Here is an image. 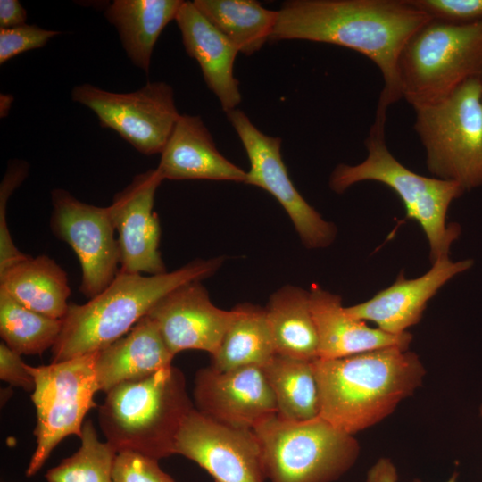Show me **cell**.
<instances>
[{
  "label": "cell",
  "instance_id": "obj_1",
  "mask_svg": "<svg viewBox=\"0 0 482 482\" xmlns=\"http://www.w3.org/2000/svg\"><path fill=\"white\" fill-rule=\"evenodd\" d=\"M270 41L308 40L350 48L372 61L384 81L376 112L402 98L399 54L431 19L408 0H288L282 3Z\"/></svg>",
  "mask_w": 482,
  "mask_h": 482
},
{
  "label": "cell",
  "instance_id": "obj_2",
  "mask_svg": "<svg viewBox=\"0 0 482 482\" xmlns=\"http://www.w3.org/2000/svg\"><path fill=\"white\" fill-rule=\"evenodd\" d=\"M312 364L320 417L353 436L391 415L426 376L415 353L394 346Z\"/></svg>",
  "mask_w": 482,
  "mask_h": 482
},
{
  "label": "cell",
  "instance_id": "obj_3",
  "mask_svg": "<svg viewBox=\"0 0 482 482\" xmlns=\"http://www.w3.org/2000/svg\"><path fill=\"white\" fill-rule=\"evenodd\" d=\"M223 257L196 259L162 274L119 271L113 281L84 304L70 303L51 348L52 362L99 352L125 336L163 296L192 281L212 276Z\"/></svg>",
  "mask_w": 482,
  "mask_h": 482
},
{
  "label": "cell",
  "instance_id": "obj_4",
  "mask_svg": "<svg viewBox=\"0 0 482 482\" xmlns=\"http://www.w3.org/2000/svg\"><path fill=\"white\" fill-rule=\"evenodd\" d=\"M194 408L184 373L170 365L107 392L98 423L118 453L131 451L160 461L174 454L177 435Z\"/></svg>",
  "mask_w": 482,
  "mask_h": 482
},
{
  "label": "cell",
  "instance_id": "obj_5",
  "mask_svg": "<svg viewBox=\"0 0 482 482\" xmlns=\"http://www.w3.org/2000/svg\"><path fill=\"white\" fill-rule=\"evenodd\" d=\"M386 115L377 114L365 139L366 159L356 165H337L329 179L331 189L345 192L352 185L373 180L394 190L402 200L408 219L416 220L426 234L432 263L448 256L460 228L449 227L445 218L451 203L464 190L454 181L417 174L397 161L389 152L385 139Z\"/></svg>",
  "mask_w": 482,
  "mask_h": 482
},
{
  "label": "cell",
  "instance_id": "obj_6",
  "mask_svg": "<svg viewBox=\"0 0 482 482\" xmlns=\"http://www.w3.org/2000/svg\"><path fill=\"white\" fill-rule=\"evenodd\" d=\"M402 98L413 109L434 104L467 81H482V20L453 25L430 20L397 61Z\"/></svg>",
  "mask_w": 482,
  "mask_h": 482
},
{
  "label": "cell",
  "instance_id": "obj_7",
  "mask_svg": "<svg viewBox=\"0 0 482 482\" xmlns=\"http://www.w3.org/2000/svg\"><path fill=\"white\" fill-rule=\"evenodd\" d=\"M270 482H333L356 462L360 445L321 417L291 421L274 414L253 429Z\"/></svg>",
  "mask_w": 482,
  "mask_h": 482
},
{
  "label": "cell",
  "instance_id": "obj_8",
  "mask_svg": "<svg viewBox=\"0 0 482 482\" xmlns=\"http://www.w3.org/2000/svg\"><path fill=\"white\" fill-rule=\"evenodd\" d=\"M413 129L437 179L470 190L482 184V81H467L434 104L414 109Z\"/></svg>",
  "mask_w": 482,
  "mask_h": 482
},
{
  "label": "cell",
  "instance_id": "obj_9",
  "mask_svg": "<svg viewBox=\"0 0 482 482\" xmlns=\"http://www.w3.org/2000/svg\"><path fill=\"white\" fill-rule=\"evenodd\" d=\"M96 354L97 352L37 367L25 363L35 381L31 400L37 411V447L26 470L28 478L41 470L65 437L74 435L80 438L85 416L97 406L94 402V395L99 391Z\"/></svg>",
  "mask_w": 482,
  "mask_h": 482
},
{
  "label": "cell",
  "instance_id": "obj_10",
  "mask_svg": "<svg viewBox=\"0 0 482 482\" xmlns=\"http://www.w3.org/2000/svg\"><path fill=\"white\" fill-rule=\"evenodd\" d=\"M74 102L90 109L102 127L118 133L145 155L161 154L180 115L166 82H148L129 93L84 83L73 87Z\"/></svg>",
  "mask_w": 482,
  "mask_h": 482
},
{
  "label": "cell",
  "instance_id": "obj_11",
  "mask_svg": "<svg viewBox=\"0 0 482 482\" xmlns=\"http://www.w3.org/2000/svg\"><path fill=\"white\" fill-rule=\"evenodd\" d=\"M250 161L245 184L269 192L281 204L307 248H323L335 239V226L326 221L300 195L282 160L281 138L262 132L241 110L226 112Z\"/></svg>",
  "mask_w": 482,
  "mask_h": 482
},
{
  "label": "cell",
  "instance_id": "obj_12",
  "mask_svg": "<svg viewBox=\"0 0 482 482\" xmlns=\"http://www.w3.org/2000/svg\"><path fill=\"white\" fill-rule=\"evenodd\" d=\"M51 229L77 254L81 266L79 291L92 299L120 270V250L109 207L80 202L67 190L52 191Z\"/></svg>",
  "mask_w": 482,
  "mask_h": 482
},
{
  "label": "cell",
  "instance_id": "obj_13",
  "mask_svg": "<svg viewBox=\"0 0 482 482\" xmlns=\"http://www.w3.org/2000/svg\"><path fill=\"white\" fill-rule=\"evenodd\" d=\"M174 454L209 473L214 482H265L262 453L253 429L220 423L194 408L177 435Z\"/></svg>",
  "mask_w": 482,
  "mask_h": 482
},
{
  "label": "cell",
  "instance_id": "obj_14",
  "mask_svg": "<svg viewBox=\"0 0 482 482\" xmlns=\"http://www.w3.org/2000/svg\"><path fill=\"white\" fill-rule=\"evenodd\" d=\"M162 181L157 169L137 174L108 206L119 235L120 272H167L159 251L160 220L154 212L155 192Z\"/></svg>",
  "mask_w": 482,
  "mask_h": 482
},
{
  "label": "cell",
  "instance_id": "obj_15",
  "mask_svg": "<svg viewBox=\"0 0 482 482\" xmlns=\"http://www.w3.org/2000/svg\"><path fill=\"white\" fill-rule=\"evenodd\" d=\"M193 396L197 411L234 428L253 429L278 413L274 395L260 366L225 371L211 366L200 369L195 374Z\"/></svg>",
  "mask_w": 482,
  "mask_h": 482
},
{
  "label": "cell",
  "instance_id": "obj_16",
  "mask_svg": "<svg viewBox=\"0 0 482 482\" xmlns=\"http://www.w3.org/2000/svg\"><path fill=\"white\" fill-rule=\"evenodd\" d=\"M236 314L235 309L226 311L215 306L201 281H192L163 296L146 316L156 323L174 355L194 349L212 356Z\"/></svg>",
  "mask_w": 482,
  "mask_h": 482
},
{
  "label": "cell",
  "instance_id": "obj_17",
  "mask_svg": "<svg viewBox=\"0 0 482 482\" xmlns=\"http://www.w3.org/2000/svg\"><path fill=\"white\" fill-rule=\"evenodd\" d=\"M472 264L471 260L454 262L448 256L440 257L420 278L406 279L401 274L389 287L366 302L345 307V310L351 316L371 321L386 332H407V328L420 320L428 302L438 289Z\"/></svg>",
  "mask_w": 482,
  "mask_h": 482
},
{
  "label": "cell",
  "instance_id": "obj_18",
  "mask_svg": "<svg viewBox=\"0 0 482 482\" xmlns=\"http://www.w3.org/2000/svg\"><path fill=\"white\" fill-rule=\"evenodd\" d=\"M310 306L318 334V358L337 359L385 347L408 349L409 332L391 334L351 316L342 298L317 284L310 288Z\"/></svg>",
  "mask_w": 482,
  "mask_h": 482
},
{
  "label": "cell",
  "instance_id": "obj_19",
  "mask_svg": "<svg viewBox=\"0 0 482 482\" xmlns=\"http://www.w3.org/2000/svg\"><path fill=\"white\" fill-rule=\"evenodd\" d=\"M187 54L199 64L209 89L223 111L237 109L242 96L234 75L237 48L195 6L184 1L175 19Z\"/></svg>",
  "mask_w": 482,
  "mask_h": 482
},
{
  "label": "cell",
  "instance_id": "obj_20",
  "mask_svg": "<svg viewBox=\"0 0 482 482\" xmlns=\"http://www.w3.org/2000/svg\"><path fill=\"white\" fill-rule=\"evenodd\" d=\"M164 179H209L245 183L246 172L217 149L199 116L181 114L157 166Z\"/></svg>",
  "mask_w": 482,
  "mask_h": 482
},
{
  "label": "cell",
  "instance_id": "obj_21",
  "mask_svg": "<svg viewBox=\"0 0 482 482\" xmlns=\"http://www.w3.org/2000/svg\"><path fill=\"white\" fill-rule=\"evenodd\" d=\"M175 355L156 323L142 318L125 336L97 352L96 371L99 391L145 379L171 365Z\"/></svg>",
  "mask_w": 482,
  "mask_h": 482
},
{
  "label": "cell",
  "instance_id": "obj_22",
  "mask_svg": "<svg viewBox=\"0 0 482 482\" xmlns=\"http://www.w3.org/2000/svg\"><path fill=\"white\" fill-rule=\"evenodd\" d=\"M182 0H114L104 16L114 26L130 62L148 73L154 46Z\"/></svg>",
  "mask_w": 482,
  "mask_h": 482
},
{
  "label": "cell",
  "instance_id": "obj_23",
  "mask_svg": "<svg viewBox=\"0 0 482 482\" xmlns=\"http://www.w3.org/2000/svg\"><path fill=\"white\" fill-rule=\"evenodd\" d=\"M0 288L23 306L50 318L62 320L69 308L67 274L46 255H29L0 273Z\"/></svg>",
  "mask_w": 482,
  "mask_h": 482
},
{
  "label": "cell",
  "instance_id": "obj_24",
  "mask_svg": "<svg viewBox=\"0 0 482 482\" xmlns=\"http://www.w3.org/2000/svg\"><path fill=\"white\" fill-rule=\"evenodd\" d=\"M264 309L276 354L305 361L318 358V334L309 291L284 286L270 295Z\"/></svg>",
  "mask_w": 482,
  "mask_h": 482
},
{
  "label": "cell",
  "instance_id": "obj_25",
  "mask_svg": "<svg viewBox=\"0 0 482 482\" xmlns=\"http://www.w3.org/2000/svg\"><path fill=\"white\" fill-rule=\"evenodd\" d=\"M234 309L236 317L211 356L209 366L219 371L263 367L276 355L265 309L252 303L238 304Z\"/></svg>",
  "mask_w": 482,
  "mask_h": 482
},
{
  "label": "cell",
  "instance_id": "obj_26",
  "mask_svg": "<svg viewBox=\"0 0 482 482\" xmlns=\"http://www.w3.org/2000/svg\"><path fill=\"white\" fill-rule=\"evenodd\" d=\"M199 12L245 55L259 51L270 39L278 11L254 0H194Z\"/></svg>",
  "mask_w": 482,
  "mask_h": 482
},
{
  "label": "cell",
  "instance_id": "obj_27",
  "mask_svg": "<svg viewBox=\"0 0 482 482\" xmlns=\"http://www.w3.org/2000/svg\"><path fill=\"white\" fill-rule=\"evenodd\" d=\"M312 362L276 354L262 367L280 418L305 421L320 417L319 387Z\"/></svg>",
  "mask_w": 482,
  "mask_h": 482
},
{
  "label": "cell",
  "instance_id": "obj_28",
  "mask_svg": "<svg viewBox=\"0 0 482 482\" xmlns=\"http://www.w3.org/2000/svg\"><path fill=\"white\" fill-rule=\"evenodd\" d=\"M62 320L36 312L0 288V335L3 342L22 355H40L52 348Z\"/></svg>",
  "mask_w": 482,
  "mask_h": 482
},
{
  "label": "cell",
  "instance_id": "obj_29",
  "mask_svg": "<svg viewBox=\"0 0 482 482\" xmlns=\"http://www.w3.org/2000/svg\"><path fill=\"white\" fill-rule=\"evenodd\" d=\"M80 440L75 453L47 470V482H112L118 452L110 443L99 439L91 420L84 422Z\"/></svg>",
  "mask_w": 482,
  "mask_h": 482
},
{
  "label": "cell",
  "instance_id": "obj_30",
  "mask_svg": "<svg viewBox=\"0 0 482 482\" xmlns=\"http://www.w3.org/2000/svg\"><path fill=\"white\" fill-rule=\"evenodd\" d=\"M28 170L26 162L12 161L0 184V273L29 256L21 253L13 244L6 221L7 201L25 179Z\"/></svg>",
  "mask_w": 482,
  "mask_h": 482
},
{
  "label": "cell",
  "instance_id": "obj_31",
  "mask_svg": "<svg viewBox=\"0 0 482 482\" xmlns=\"http://www.w3.org/2000/svg\"><path fill=\"white\" fill-rule=\"evenodd\" d=\"M431 20L466 25L482 20V0H408Z\"/></svg>",
  "mask_w": 482,
  "mask_h": 482
},
{
  "label": "cell",
  "instance_id": "obj_32",
  "mask_svg": "<svg viewBox=\"0 0 482 482\" xmlns=\"http://www.w3.org/2000/svg\"><path fill=\"white\" fill-rule=\"evenodd\" d=\"M158 462L138 453L120 452L114 460L112 482H176Z\"/></svg>",
  "mask_w": 482,
  "mask_h": 482
},
{
  "label": "cell",
  "instance_id": "obj_33",
  "mask_svg": "<svg viewBox=\"0 0 482 482\" xmlns=\"http://www.w3.org/2000/svg\"><path fill=\"white\" fill-rule=\"evenodd\" d=\"M61 33L27 23L11 29H0V64L22 53L45 46L51 38Z\"/></svg>",
  "mask_w": 482,
  "mask_h": 482
},
{
  "label": "cell",
  "instance_id": "obj_34",
  "mask_svg": "<svg viewBox=\"0 0 482 482\" xmlns=\"http://www.w3.org/2000/svg\"><path fill=\"white\" fill-rule=\"evenodd\" d=\"M21 355L12 350L5 343L0 344V378L10 386L33 392L35 381L27 370Z\"/></svg>",
  "mask_w": 482,
  "mask_h": 482
},
{
  "label": "cell",
  "instance_id": "obj_35",
  "mask_svg": "<svg viewBox=\"0 0 482 482\" xmlns=\"http://www.w3.org/2000/svg\"><path fill=\"white\" fill-rule=\"evenodd\" d=\"M27 12L18 0H0V29H11L26 23Z\"/></svg>",
  "mask_w": 482,
  "mask_h": 482
},
{
  "label": "cell",
  "instance_id": "obj_36",
  "mask_svg": "<svg viewBox=\"0 0 482 482\" xmlns=\"http://www.w3.org/2000/svg\"><path fill=\"white\" fill-rule=\"evenodd\" d=\"M398 473L393 461L379 458L368 470L365 482H397Z\"/></svg>",
  "mask_w": 482,
  "mask_h": 482
},
{
  "label": "cell",
  "instance_id": "obj_37",
  "mask_svg": "<svg viewBox=\"0 0 482 482\" xmlns=\"http://www.w3.org/2000/svg\"><path fill=\"white\" fill-rule=\"evenodd\" d=\"M458 474L454 472L446 482H457ZM413 482H422L419 478H415Z\"/></svg>",
  "mask_w": 482,
  "mask_h": 482
},
{
  "label": "cell",
  "instance_id": "obj_38",
  "mask_svg": "<svg viewBox=\"0 0 482 482\" xmlns=\"http://www.w3.org/2000/svg\"><path fill=\"white\" fill-rule=\"evenodd\" d=\"M479 414H480V416H481V418H482V405H481L480 408H479Z\"/></svg>",
  "mask_w": 482,
  "mask_h": 482
}]
</instances>
